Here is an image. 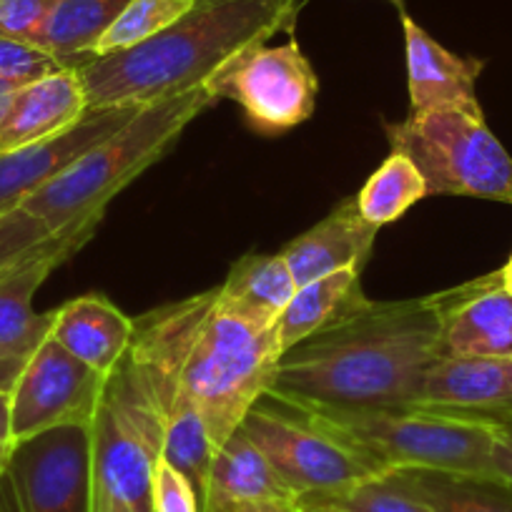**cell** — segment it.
<instances>
[{
    "mask_svg": "<svg viewBox=\"0 0 512 512\" xmlns=\"http://www.w3.org/2000/svg\"><path fill=\"white\" fill-rule=\"evenodd\" d=\"M128 3L131 0H61L31 43L51 53L63 68L83 66Z\"/></svg>",
    "mask_w": 512,
    "mask_h": 512,
    "instance_id": "obj_23",
    "label": "cell"
},
{
    "mask_svg": "<svg viewBox=\"0 0 512 512\" xmlns=\"http://www.w3.org/2000/svg\"><path fill=\"white\" fill-rule=\"evenodd\" d=\"M415 410L482 425H512V357L432 359Z\"/></svg>",
    "mask_w": 512,
    "mask_h": 512,
    "instance_id": "obj_13",
    "label": "cell"
},
{
    "mask_svg": "<svg viewBox=\"0 0 512 512\" xmlns=\"http://www.w3.org/2000/svg\"><path fill=\"white\" fill-rule=\"evenodd\" d=\"M206 88L216 101L231 98L251 128L282 134L307 121L317 106L319 81L297 41L256 46L226 63Z\"/></svg>",
    "mask_w": 512,
    "mask_h": 512,
    "instance_id": "obj_9",
    "label": "cell"
},
{
    "mask_svg": "<svg viewBox=\"0 0 512 512\" xmlns=\"http://www.w3.org/2000/svg\"><path fill=\"white\" fill-rule=\"evenodd\" d=\"M61 0H0V36L33 41Z\"/></svg>",
    "mask_w": 512,
    "mask_h": 512,
    "instance_id": "obj_30",
    "label": "cell"
},
{
    "mask_svg": "<svg viewBox=\"0 0 512 512\" xmlns=\"http://www.w3.org/2000/svg\"><path fill=\"white\" fill-rule=\"evenodd\" d=\"M297 512H342V510H334V507H324V505H312V502H299L297 500Z\"/></svg>",
    "mask_w": 512,
    "mask_h": 512,
    "instance_id": "obj_37",
    "label": "cell"
},
{
    "mask_svg": "<svg viewBox=\"0 0 512 512\" xmlns=\"http://www.w3.org/2000/svg\"><path fill=\"white\" fill-rule=\"evenodd\" d=\"M299 502L334 507L342 512H435L412 490L402 472H382L339 492L299 497Z\"/></svg>",
    "mask_w": 512,
    "mask_h": 512,
    "instance_id": "obj_26",
    "label": "cell"
},
{
    "mask_svg": "<svg viewBox=\"0 0 512 512\" xmlns=\"http://www.w3.org/2000/svg\"><path fill=\"white\" fill-rule=\"evenodd\" d=\"M136 322L111 299L88 294L56 309L51 337L98 374H111L134 342Z\"/></svg>",
    "mask_w": 512,
    "mask_h": 512,
    "instance_id": "obj_19",
    "label": "cell"
},
{
    "mask_svg": "<svg viewBox=\"0 0 512 512\" xmlns=\"http://www.w3.org/2000/svg\"><path fill=\"white\" fill-rule=\"evenodd\" d=\"M106 377L73 357L48 337L28 357L11 392V420L16 440L41 435L53 427H91Z\"/></svg>",
    "mask_w": 512,
    "mask_h": 512,
    "instance_id": "obj_11",
    "label": "cell"
},
{
    "mask_svg": "<svg viewBox=\"0 0 512 512\" xmlns=\"http://www.w3.org/2000/svg\"><path fill=\"white\" fill-rule=\"evenodd\" d=\"M402 475L435 512H512V485L505 480L425 470Z\"/></svg>",
    "mask_w": 512,
    "mask_h": 512,
    "instance_id": "obj_24",
    "label": "cell"
},
{
    "mask_svg": "<svg viewBox=\"0 0 512 512\" xmlns=\"http://www.w3.org/2000/svg\"><path fill=\"white\" fill-rule=\"evenodd\" d=\"M425 196L427 186L420 169L405 154L392 151L357 194V204L364 219L382 229L384 224L400 219L410 206H415Z\"/></svg>",
    "mask_w": 512,
    "mask_h": 512,
    "instance_id": "obj_25",
    "label": "cell"
},
{
    "mask_svg": "<svg viewBox=\"0 0 512 512\" xmlns=\"http://www.w3.org/2000/svg\"><path fill=\"white\" fill-rule=\"evenodd\" d=\"M442 297L372 302L344 314L279 357L269 400L294 412L415 410L437 359Z\"/></svg>",
    "mask_w": 512,
    "mask_h": 512,
    "instance_id": "obj_1",
    "label": "cell"
},
{
    "mask_svg": "<svg viewBox=\"0 0 512 512\" xmlns=\"http://www.w3.org/2000/svg\"><path fill=\"white\" fill-rule=\"evenodd\" d=\"M244 435L254 442L289 490L299 497L327 495L362 482L374 472L347 445L334 440L317 425L299 417L279 415L256 402L241 422Z\"/></svg>",
    "mask_w": 512,
    "mask_h": 512,
    "instance_id": "obj_10",
    "label": "cell"
},
{
    "mask_svg": "<svg viewBox=\"0 0 512 512\" xmlns=\"http://www.w3.org/2000/svg\"><path fill=\"white\" fill-rule=\"evenodd\" d=\"M294 505H287V502H246V505L236 507L234 512H297Z\"/></svg>",
    "mask_w": 512,
    "mask_h": 512,
    "instance_id": "obj_35",
    "label": "cell"
},
{
    "mask_svg": "<svg viewBox=\"0 0 512 512\" xmlns=\"http://www.w3.org/2000/svg\"><path fill=\"white\" fill-rule=\"evenodd\" d=\"M196 0H131L126 11L116 18L111 28L101 36L93 48V58L108 53L126 51L131 46L159 36L169 26H174L181 16L194 8Z\"/></svg>",
    "mask_w": 512,
    "mask_h": 512,
    "instance_id": "obj_27",
    "label": "cell"
},
{
    "mask_svg": "<svg viewBox=\"0 0 512 512\" xmlns=\"http://www.w3.org/2000/svg\"><path fill=\"white\" fill-rule=\"evenodd\" d=\"M141 106L88 108L73 126L36 144L0 154V214L18 209L36 191L76 164L88 149L116 134Z\"/></svg>",
    "mask_w": 512,
    "mask_h": 512,
    "instance_id": "obj_14",
    "label": "cell"
},
{
    "mask_svg": "<svg viewBox=\"0 0 512 512\" xmlns=\"http://www.w3.org/2000/svg\"><path fill=\"white\" fill-rule=\"evenodd\" d=\"M362 269H342L297 287L294 297L274 324L279 352L297 347L312 334L342 319L364 302Z\"/></svg>",
    "mask_w": 512,
    "mask_h": 512,
    "instance_id": "obj_22",
    "label": "cell"
},
{
    "mask_svg": "<svg viewBox=\"0 0 512 512\" xmlns=\"http://www.w3.org/2000/svg\"><path fill=\"white\" fill-rule=\"evenodd\" d=\"M246 502H287L294 505L297 495L277 475L264 452L236 430L216 447L206 485L201 512H234Z\"/></svg>",
    "mask_w": 512,
    "mask_h": 512,
    "instance_id": "obj_20",
    "label": "cell"
},
{
    "mask_svg": "<svg viewBox=\"0 0 512 512\" xmlns=\"http://www.w3.org/2000/svg\"><path fill=\"white\" fill-rule=\"evenodd\" d=\"M214 103L216 96L206 86L146 103L116 134L98 141L51 184L23 201V209L38 216L51 234L88 219H103L106 206L154 166L179 141L184 128Z\"/></svg>",
    "mask_w": 512,
    "mask_h": 512,
    "instance_id": "obj_3",
    "label": "cell"
},
{
    "mask_svg": "<svg viewBox=\"0 0 512 512\" xmlns=\"http://www.w3.org/2000/svg\"><path fill=\"white\" fill-rule=\"evenodd\" d=\"M392 3H395V6L400 8V11H402V0H392Z\"/></svg>",
    "mask_w": 512,
    "mask_h": 512,
    "instance_id": "obj_39",
    "label": "cell"
},
{
    "mask_svg": "<svg viewBox=\"0 0 512 512\" xmlns=\"http://www.w3.org/2000/svg\"><path fill=\"white\" fill-rule=\"evenodd\" d=\"M0 512H93L91 427H53L16 440L0 467Z\"/></svg>",
    "mask_w": 512,
    "mask_h": 512,
    "instance_id": "obj_8",
    "label": "cell"
},
{
    "mask_svg": "<svg viewBox=\"0 0 512 512\" xmlns=\"http://www.w3.org/2000/svg\"><path fill=\"white\" fill-rule=\"evenodd\" d=\"M294 292L297 282L282 254H246L216 287V299L249 322L274 327Z\"/></svg>",
    "mask_w": 512,
    "mask_h": 512,
    "instance_id": "obj_21",
    "label": "cell"
},
{
    "mask_svg": "<svg viewBox=\"0 0 512 512\" xmlns=\"http://www.w3.org/2000/svg\"><path fill=\"white\" fill-rule=\"evenodd\" d=\"M98 224L101 219H88L53 234L21 262L0 272V359H28L51 337L56 309L38 314L33 309V297L48 274L96 234Z\"/></svg>",
    "mask_w": 512,
    "mask_h": 512,
    "instance_id": "obj_12",
    "label": "cell"
},
{
    "mask_svg": "<svg viewBox=\"0 0 512 512\" xmlns=\"http://www.w3.org/2000/svg\"><path fill=\"white\" fill-rule=\"evenodd\" d=\"M392 151L420 169L427 196H472L512 206V156L487 128L485 116L467 111L410 113L384 123Z\"/></svg>",
    "mask_w": 512,
    "mask_h": 512,
    "instance_id": "obj_7",
    "label": "cell"
},
{
    "mask_svg": "<svg viewBox=\"0 0 512 512\" xmlns=\"http://www.w3.org/2000/svg\"><path fill=\"white\" fill-rule=\"evenodd\" d=\"M13 445H16V435H13L11 420V395L0 392V467L6 465Z\"/></svg>",
    "mask_w": 512,
    "mask_h": 512,
    "instance_id": "obj_33",
    "label": "cell"
},
{
    "mask_svg": "<svg viewBox=\"0 0 512 512\" xmlns=\"http://www.w3.org/2000/svg\"><path fill=\"white\" fill-rule=\"evenodd\" d=\"M407 51V83H410V113L467 111L482 116L477 101V78L485 61L447 51L422 26L402 11Z\"/></svg>",
    "mask_w": 512,
    "mask_h": 512,
    "instance_id": "obj_16",
    "label": "cell"
},
{
    "mask_svg": "<svg viewBox=\"0 0 512 512\" xmlns=\"http://www.w3.org/2000/svg\"><path fill=\"white\" fill-rule=\"evenodd\" d=\"M154 512H201L189 480L161 457L154 470Z\"/></svg>",
    "mask_w": 512,
    "mask_h": 512,
    "instance_id": "obj_31",
    "label": "cell"
},
{
    "mask_svg": "<svg viewBox=\"0 0 512 512\" xmlns=\"http://www.w3.org/2000/svg\"><path fill=\"white\" fill-rule=\"evenodd\" d=\"M28 359H0V392L11 395Z\"/></svg>",
    "mask_w": 512,
    "mask_h": 512,
    "instance_id": "obj_34",
    "label": "cell"
},
{
    "mask_svg": "<svg viewBox=\"0 0 512 512\" xmlns=\"http://www.w3.org/2000/svg\"><path fill=\"white\" fill-rule=\"evenodd\" d=\"M279 357L274 327H262L226 309L216 299V289L199 294L181 382L204 417L214 452L267 395Z\"/></svg>",
    "mask_w": 512,
    "mask_h": 512,
    "instance_id": "obj_4",
    "label": "cell"
},
{
    "mask_svg": "<svg viewBox=\"0 0 512 512\" xmlns=\"http://www.w3.org/2000/svg\"><path fill=\"white\" fill-rule=\"evenodd\" d=\"M304 0H196L149 41L78 66L88 108L146 106L206 86L236 56L292 33Z\"/></svg>",
    "mask_w": 512,
    "mask_h": 512,
    "instance_id": "obj_2",
    "label": "cell"
},
{
    "mask_svg": "<svg viewBox=\"0 0 512 512\" xmlns=\"http://www.w3.org/2000/svg\"><path fill=\"white\" fill-rule=\"evenodd\" d=\"M86 111V91L76 68L26 83L0 108V154L61 134Z\"/></svg>",
    "mask_w": 512,
    "mask_h": 512,
    "instance_id": "obj_18",
    "label": "cell"
},
{
    "mask_svg": "<svg viewBox=\"0 0 512 512\" xmlns=\"http://www.w3.org/2000/svg\"><path fill=\"white\" fill-rule=\"evenodd\" d=\"M377 231L359 211L357 196H349L312 229L289 241L279 254L289 264L297 287H302L342 269H364Z\"/></svg>",
    "mask_w": 512,
    "mask_h": 512,
    "instance_id": "obj_17",
    "label": "cell"
},
{
    "mask_svg": "<svg viewBox=\"0 0 512 512\" xmlns=\"http://www.w3.org/2000/svg\"><path fill=\"white\" fill-rule=\"evenodd\" d=\"M161 445V405L128 349L123 362L106 374L91 422L93 512H154Z\"/></svg>",
    "mask_w": 512,
    "mask_h": 512,
    "instance_id": "obj_6",
    "label": "cell"
},
{
    "mask_svg": "<svg viewBox=\"0 0 512 512\" xmlns=\"http://www.w3.org/2000/svg\"><path fill=\"white\" fill-rule=\"evenodd\" d=\"M437 357H512V292L502 274L440 292Z\"/></svg>",
    "mask_w": 512,
    "mask_h": 512,
    "instance_id": "obj_15",
    "label": "cell"
},
{
    "mask_svg": "<svg viewBox=\"0 0 512 512\" xmlns=\"http://www.w3.org/2000/svg\"><path fill=\"white\" fill-rule=\"evenodd\" d=\"M0 272H3V269H0Z\"/></svg>",
    "mask_w": 512,
    "mask_h": 512,
    "instance_id": "obj_40",
    "label": "cell"
},
{
    "mask_svg": "<svg viewBox=\"0 0 512 512\" xmlns=\"http://www.w3.org/2000/svg\"><path fill=\"white\" fill-rule=\"evenodd\" d=\"M51 236L48 226L23 206L0 214V269L21 262L23 256L46 244Z\"/></svg>",
    "mask_w": 512,
    "mask_h": 512,
    "instance_id": "obj_28",
    "label": "cell"
},
{
    "mask_svg": "<svg viewBox=\"0 0 512 512\" xmlns=\"http://www.w3.org/2000/svg\"><path fill=\"white\" fill-rule=\"evenodd\" d=\"M56 71H63V66L41 46L23 38L0 36V78L23 86Z\"/></svg>",
    "mask_w": 512,
    "mask_h": 512,
    "instance_id": "obj_29",
    "label": "cell"
},
{
    "mask_svg": "<svg viewBox=\"0 0 512 512\" xmlns=\"http://www.w3.org/2000/svg\"><path fill=\"white\" fill-rule=\"evenodd\" d=\"M297 415L347 445L374 472L425 470L500 480L492 465L497 425L425 410H319Z\"/></svg>",
    "mask_w": 512,
    "mask_h": 512,
    "instance_id": "obj_5",
    "label": "cell"
},
{
    "mask_svg": "<svg viewBox=\"0 0 512 512\" xmlns=\"http://www.w3.org/2000/svg\"><path fill=\"white\" fill-rule=\"evenodd\" d=\"M500 274H502V284H505V287L512 292V256H510V259H507L505 267L500 269Z\"/></svg>",
    "mask_w": 512,
    "mask_h": 512,
    "instance_id": "obj_38",
    "label": "cell"
},
{
    "mask_svg": "<svg viewBox=\"0 0 512 512\" xmlns=\"http://www.w3.org/2000/svg\"><path fill=\"white\" fill-rule=\"evenodd\" d=\"M26 86V83H23ZM16 88H21V83H13V81H6V78H0V108L6 106V101L11 98V93L16 91Z\"/></svg>",
    "mask_w": 512,
    "mask_h": 512,
    "instance_id": "obj_36",
    "label": "cell"
},
{
    "mask_svg": "<svg viewBox=\"0 0 512 512\" xmlns=\"http://www.w3.org/2000/svg\"><path fill=\"white\" fill-rule=\"evenodd\" d=\"M492 465L500 480L512 485V425H497L492 437Z\"/></svg>",
    "mask_w": 512,
    "mask_h": 512,
    "instance_id": "obj_32",
    "label": "cell"
}]
</instances>
